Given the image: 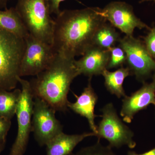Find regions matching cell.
<instances>
[{
    "label": "cell",
    "mask_w": 155,
    "mask_h": 155,
    "mask_svg": "<svg viewBox=\"0 0 155 155\" xmlns=\"http://www.w3.org/2000/svg\"><path fill=\"white\" fill-rule=\"evenodd\" d=\"M101 8L89 7L61 11L54 19L52 46L56 54L75 59L93 45L95 33L107 22Z\"/></svg>",
    "instance_id": "obj_1"
},
{
    "label": "cell",
    "mask_w": 155,
    "mask_h": 155,
    "mask_svg": "<svg viewBox=\"0 0 155 155\" xmlns=\"http://www.w3.org/2000/svg\"><path fill=\"white\" fill-rule=\"evenodd\" d=\"M75 61L56 54L49 66L30 82L34 97L44 100L56 112H66L70 85L79 75Z\"/></svg>",
    "instance_id": "obj_2"
},
{
    "label": "cell",
    "mask_w": 155,
    "mask_h": 155,
    "mask_svg": "<svg viewBox=\"0 0 155 155\" xmlns=\"http://www.w3.org/2000/svg\"><path fill=\"white\" fill-rule=\"evenodd\" d=\"M25 48V39L0 29V91L16 89Z\"/></svg>",
    "instance_id": "obj_3"
},
{
    "label": "cell",
    "mask_w": 155,
    "mask_h": 155,
    "mask_svg": "<svg viewBox=\"0 0 155 155\" xmlns=\"http://www.w3.org/2000/svg\"><path fill=\"white\" fill-rule=\"evenodd\" d=\"M15 8L29 35L52 45L54 19L45 0H17Z\"/></svg>",
    "instance_id": "obj_4"
},
{
    "label": "cell",
    "mask_w": 155,
    "mask_h": 155,
    "mask_svg": "<svg viewBox=\"0 0 155 155\" xmlns=\"http://www.w3.org/2000/svg\"><path fill=\"white\" fill-rule=\"evenodd\" d=\"M101 111L102 119L97 126L96 135L98 139H106L112 148H120L124 146L130 149L135 148L136 143L133 139L134 133L122 122L113 103L107 104Z\"/></svg>",
    "instance_id": "obj_5"
},
{
    "label": "cell",
    "mask_w": 155,
    "mask_h": 155,
    "mask_svg": "<svg viewBox=\"0 0 155 155\" xmlns=\"http://www.w3.org/2000/svg\"><path fill=\"white\" fill-rule=\"evenodd\" d=\"M19 83L22 88L16 114L18 130L16 140L8 155H24L31 131L34 96L29 81L20 77Z\"/></svg>",
    "instance_id": "obj_6"
},
{
    "label": "cell",
    "mask_w": 155,
    "mask_h": 155,
    "mask_svg": "<svg viewBox=\"0 0 155 155\" xmlns=\"http://www.w3.org/2000/svg\"><path fill=\"white\" fill-rule=\"evenodd\" d=\"M119 46L126 56V63L132 75L142 83L155 72V61L147 51L144 43L133 36L120 39Z\"/></svg>",
    "instance_id": "obj_7"
},
{
    "label": "cell",
    "mask_w": 155,
    "mask_h": 155,
    "mask_svg": "<svg viewBox=\"0 0 155 155\" xmlns=\"http://www.w3.org/2000/svg\"><path fill=\"white\" fill-rule=\"evenodd\" d=\"M25 48L20 63V77L36 76L52 62L56 53L52 45L29 35L25 39Z\"/></svg>",
    "instance_id": "obj_8"
},
{
    "label": "cell",
    "mask_w": 155,
    "mask_h": 155,
    "mask_svg": "<svg viewBox=\"0 0 155 155\" xmlns=\"http://www.w3.org/2000/svg\"><path fill=\"white\" fill-rule=\"evenodd\" d=\"M56 112L44 100L34 97L31 131L40 146L46 145L63 132V126L56 118Z\"/></svg>",
    "instance_id": "obj_9"
},
{
    "label": "cell",
    "mask_w": 155,
    "mask_h": 155,
    "mask_svg": "<svg viewBox=\"0 0 155 155\" xmlns=\"http://www.w3.org/2000/svg\"><path fill=\"white\" fill-rule=\"evenodd\" d=\"M101 14L107 21L127 36H133L136 28H151L136 16L132 6L125 2H111L101 9Z\"/></svg>",
    "instance_id": "obj_10"
},
{
    "label": "cell",
    "mask_w": 155,
    "mask_h": 155,
    "mask_svg": "<svg viewBox=\"0 0 155 155\" xmlns=\"http://www.w3.org/2000/svg\"><path fill=\"white\" fill-rule=\"evenodd\" d=\"M152 78L151 82H143L138 90L123 97L120 114L124 122L131 123L139 112L147 109L150 105L155 106V72Z\"/></svg>",
    "instance_id": "obj_11"
},
{
    "label": "cell",
    "mask_w": 155,
    "mask_h": 155,
    "mask_svg": "<svg viewBox=\"0 0 155 155\" xmlns=\"http://www.w3.org/2000/svg\"><path fill=\"white\" fill-rule=\"evenodd\" d=\"M110 53L109 50L103 49L92 45L87 50L75 64L79 75L83 74L89 78L94 75H102L107 69Z\"/></svg>",
    "instance_id": "obj_12"
},
{
    "label": "cell",
    "mask_w": 155,
    "mask_h": 155,
    "mask_svg": "<svg viewBox=\"0 0 155 155\" xmlns=\"http://www.w3.org/2000/svg\"><path fill=\"white\" fill-rule=\"evenodd\" d=\"M89 79L87 86L84 89L80 95L74 94L76 97V101L69 102L68 107L75 113L84 117L87 119L90 128L96 135L97 125L95 122V118L97 116L95 114L94 108L97 102L98 97L92 87L91 79Z\"/></svg>",
    "instance_id": "obj_13"
},
{
    "label": "cell",
    "mask_w": 155,
    "mask_h": 155,
    "mask_svg": "<svg viewBox=\"0 0 155 155\" xmlns=\"http://www.w3.org/2000/svg\"><path fill=\"white\" fill-rule=\"evenodd\" d=\"M95 136L93 132L67 134L62 132L46 145V155H71L78 143L89 137Z\"/></svg>",
    "instance_id": "obj_14"
},
{
    "label": "cell",
    "mask_w": 155,
    "mask_h": 155,
    "mask_svg": "<svg viewBox=\"0 0 155 155\" xmlns=\"http://www.w3.org/2000/svg\"><path fill=\"white\" fill-rule=\"evenodd\" d=\"M0 29L25 40L29 35L15 8L0 10Z\"/></svg>",
    "instance_id": "obj_15"
},
{
    "label": "cell",
    "mask_w": 155,
    "mask_h": 155,
    "mask_svg": "<svg viewBox=\"0 0 155 155\" xmlns=\"http://www.w3.org/2000/svg\"><path fill=\"white\" fill-rule=\"evenodd\" d=\"M130 75V69L127 67H123L113 72L106 69L102 74L104 78V84L107 90L119 98L126 96L123 83L125 78Z\"/></svg>",
    "instance_id": "obj_16"
},
{
    "label": "cell",
    "mask_w": 155,
    "mask_h": 155,
    "mask_svg": "<svg viewBox=\"0 0 155 155\" xmlns=\"http://www.w3.org/2000/svg\"><path fill=\"white\" fill-rule=\"evenodd\" d=\"M121 38L115 27L107 22L97 29L93 39V45L106 50L115 46Z\"/></svg>",
    "instance_id": "obj_17"
},
{
    "label": "cell",
    "mask_w": 155,
    "mask_h": 155,
    "mask_svg": "<svg viewBox=\"0 0 155 155\" xmlns=\"http://www.w3.org/2000/svg\"><path fill=\"white\" fill-rule=\"evenodd\" d=\"M21 92L19 89L0 91V117L11 120L16 115Z\"/></svg>",
    "instance_id": "obj_18"
},
{
    "label": "cell",
    "mask_w": 155,
    "mask_h": 155,
    "mask_svg": "<svg viewBox=\"0 0 155 155\" xmlns=\"http://www.w3.org/2000/svg\"><path fill=\"white\" fill-rule=\"evenodd\" d=\"M71 155H117L109 145L104 146L100 142V140L95 144L83 148L76 153Z\"/></svg>",
    "instance_id": "obj_19"
},
{
    "label": "cell",
    "mask_w": 155,
    "mask_h": 155,
    "mask_svg": "<svg viewBox=\"0 0 155 155\" xmlns=\"http://www.w3.org/2000/svg\"><path fill=\"white\" fill-rule=\"evenodd\" d=\"M109 51L110 57L107 69L123 67L126 61V54L123 49L119 46H114Z\"/></svg>",
    "instance_id": "obj_20"
},
{
    "label": "cell",
    "mask_w": 155,
    "mask_h": 155,
    "mask_svg": "<svg viewBox=\"0 0 155 155\" xmlns=\"http://www.w3.org/2000/svg\"><path fill=\"white\" fill-rule=\"evenodd\" d=\"M148 33L143 38V43L150 55L155 61V27L150 28Z\"/></svg>",
    "instance_id": "obj_21"
},
{
    "label": "cell",
    "mask_w": 155,
    "mask_h": 155,
    "mask_svg": "<svg viewBox=\"0 0 155 155\" xmlns=\"http://www.w3.org/2000/svg\"><path fill=\"white\" fill-rule=\"evenodd\" d=\"M11 125V120L0 117V142L5 143L6 137Z\"/></svg>",
    "instance_id": "obj_22"
},
{
    "label": "cell",
    "mask_w": 155,
    "mask_h": 155,
    "mask_svg": "<svg viewBox=\"0 0 155 155\" xmlns=\"http://www.w3.org/2000/svg\"><path fill=\"white\" fill-rule=\"evenodd\" d=\"M45 1L48 7L51 14H56V16H57L61 11L60 9V3L66 0H45Z\"/></svg>",
    "instance_id": "obj_23"
},
{
    "label": "cell",
    "mask_w": 155,
    "mask_h": 155,
    "mask_svg": "<svg viewBox=\"0 0 155 155\" xmlns=\"http://www.w3.org/2000/svg\"><path fill=\"white\" fill-rule=\"evenodd\" d=\"M127 155H155V147L141 154L137 153L134 151L129 150L127 152Z\"/></svg>",
    "instance_id": "obj_24"
},
{
    "label": "cell",
    "mask_w": 155,
    "mask_h": 155,
    "mask_svg": "<svg viewBox=\"0 0 155 155\" xmlns=\"http://www.w3.org/2000/svg\"><path fill=\"white\" fill-rule=\"evenodd\" d=\"M9 0H0V8H6L7 3Z\"/></svg>",
    "instance_id": "obj_25"
},
{
    "label": "cell",
    "mask_w": 155,
    "mask_h": 155,
    "mask_svg": "<svg viewBox=\"0 0 155 155\" xmlns=\"http://www.w3.org/2000/svg\"><path fill=\"white\" fill-rule=\"evenodd\" d=\"M5 143L0 142V154L5 148Z\"/></svg>",
    "instance_id": "obj_26"
},
{
    "label": "cell",
    "mask_w": 155,
    "mask_h": 155,
    "mask_svg": "<svg viewBox=\"0 0 155 155\" xmlns=\"http://www.w3.org/2000/svg\"><path fill=\"white\" fill-rule=\"evenodd\" d=\"M150 1H153L155 2V0H140V2H139L140 3H142L144 2H150Z\"/></svg>",
    "instance_id": "obj_27"
}]
</instances>
